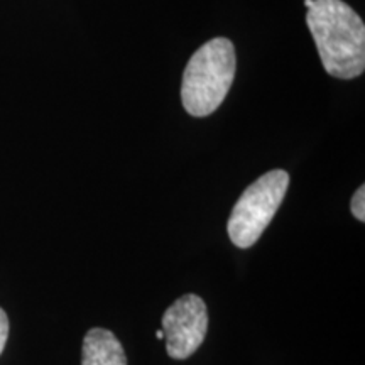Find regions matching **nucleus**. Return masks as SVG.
Returning <instances> with one entry per match:
<instances>
[{
  "label": "nucleus",
  "instance_id": "obj_7",
  "mask_svg": "<svg viewBox=\"0 0 365 365\" xmlns=\"http://www.w3.org/2000/svg\"><path fill=\"white\" fill-rule=\"evenodd\" d=\"M7 336H9V318L6 312L0 308V354L4 352V346L7 344Z\"/></svg>",
  "mask_w": 365,
  "mask_h": 365
},
{
  "label": "nucleus",
  "instance_id": "obj_9",
  "mask_svg": "<svg viewBox=\"0 0 365 365\" xmlns=\"http://www.w3.org/2000/svg\"><path fill=\"white\" fill-rule=\"evenodd\" d=\"M312 4H313V0H304V6H307V9L312 7Z\"/></svg>",
  "mask_w": 365,
  "mask_h": 365
},
{
  "label": "nucleus",
  "instance_id": "obj_8",
  "mask_svg": "<svg viewBox=\"0 0 365 365\" xmlns=\"http://www.w3.org/2000/svg\"><path fill=\"white\" fill-rule=\"evenodd\" d=\"M156 336H158L159 340H164V331H163V330H158V331H156Z\"/></svg>",
  "mask_w": 365,
  "mask_h": 365
},
{
  "label": "nucleus",
  "instance_id": "obj_3",
  "mask_svg": "<svg viewBox=\"0 0 365 365\" xmlns=\"http://www.w3.org/2000/svg\"><path fill=\"white\" fill-rule=\"evenodd\" d=\"M289 175L284 170H272L255 180L237 200L227 230L232 244L249 249L261 239L269 223L284 200Z\"/></svg>",
  "mask_w": 365,
  "mask_h": 365
},
{
  "label": "nucleus",
  "instance_id": "obj_1",
  "mask_svg": "<svg viewBox=\"0 0 365 365\" xmlns=\"http://www.w3.org/2000/svg\"><path fill=\"white\" fill-rule=\"evenodd\" d=\"M307 24L328 75L352 80L365 70V26L344 0H313Z\"/></svg>",
  "mask_w": 365,
  "mask_h": 365
},
{
  "label": "nucleus",
  "instance_id": "obj_6",
  "mask_svg": "<svg viewBox=\"0 0 365 365\" xmlns=\"http://www.w3.org/2000/svg\"><path fill=\"white\" fill-rule=\"evenodd\" d=\"M350 210H352L354 217L357 218L359 222H365V186H360V188L354 193Z\"/></svg>",
  "mask_w": 365,
  "mask_h": 365
},
{
  "label": "nucleus",
  "instance_id": "obj_4",
  "mask_svg": "<svg viewBox=\"0 0 365 365\" xmlns=\"http://www.w3.org/2000/svg\"><path fill=\"white\" fill-rule=\"evenodd\" d=\"M161 330L171 359L191 357L207 336L208 313L205 301L196 294L178 298L164 313Z\"/></svg>",
  "mask_w": 365,
  "mask_h": 365
},
{
  "label": "nucleus",
  "instance_id": "obj_2",
  "mask_svg": "<svg viewBox=\"0 0 365 365\" xmlns=\"http://www.w3.org/2000/svg\"><path fill=\"white\" fill-rule=\"evenodd\" d=\"M234 43L215 38L196 49L188 61L181 83V102L193 117H207L225 100L235 78Z\"/></svg>",
  "mask_w": 365,
  "mask_h": 365
},
{
  "label": "nucleus",
  "instance_id": "obj_5",
  "mask_svg": "<svg viewBox=\"0 0 365 365\" xmlns=\"http://www.w3.org/2000/svg\"><path fill=\"white\" fill-rule=\"evenodd\" d=\"M81 355V365H127L124 346L105 328H91L86 333Z\"/></svg>",
  "mask_w": 365,
  "mask_h": 365
}]
</instances>
